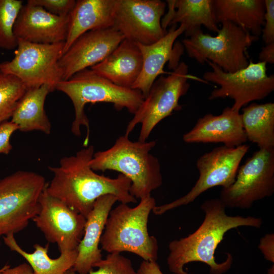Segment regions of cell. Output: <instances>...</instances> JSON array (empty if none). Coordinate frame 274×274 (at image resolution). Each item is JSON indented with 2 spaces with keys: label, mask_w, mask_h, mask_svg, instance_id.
I'll use <instances>...</instances> for the list:
<instances>
[{
  "label": "cell",
  "mask_w": 274,
  "mask_h": 274,
  "mask_svg": "<svg viewBox=\"0 0 274 274\" xmlns=\"http://www.w3.org/2000/svg\"><path fill=\"white\" fill-rule=\"evenodd\" d=\"M19 130L18 126L11 120L0 124V154L7 155L12 150L10 139L13 133Z\"/></svg>",
  "instance_id": "cell-32"
},
{
  "label": "cell",
  "mask_w": 274,
  "mask_h": 274,
  "mask_svg": "<svg viewBox=\"0 0 274 274\" xmlns=\"http://www.w3.org/2000/svg\"><path fill=\"white\" fill-rule=\"evenodd\" d=\"M0 245H1V242H0Z\"/></svg>",
  "instance_id": "cell-38"
},
{
  "label": "cell",
  "mask_w": 274,
  "mask_h": 274,
  "mask_svg": "<svg viewBox=\"0 0 274 274\" xmlns=\"http://www.w3.org/2000/svg\"><path fill=\"white\" fill-rule=\"evenodd\" d=\"M155 206V198L150 196L135 207L121 203L111 210L100 238L101 249L109 253L131 252L144 260L156 261L157 239L148 230L149 215Z\"/></svg>",
  "instance_id": "cell-5"
},
{
  "label": "cell",
  "mask_w": 274,
  "mask_h": 274,
  "mask_svg": "<svg viewBox=\"0 0 274 274\" xmlns=\"http://www.w3.org/2000/svg\"><path fill=\"white\" fill-rule=\"evenodd\" d=\"M0 274H34V273L27 263H23L13 267L6 264L0 269Z\"/></svg>",
  "instance_id": "cell-34"
},
{
  "label": "cell",
  "mask_w": 274,
  "mask_h": 274,
  "mask_svg": "<svg viewBox=\"0 0 274 274\" xmlns=\"http://www.w3.org/2000/svg\"><path fill=\"white\" fill-rule=\"evenodd\" d=\"M258 248L266 260L274 263L273 233H268L262 237L260 240Z\"/></svg>",
  "instance_id": "cell-33"
},
{
  "label": "cell",
  "mask_w": 274,
  "mask_h": 274,
  "mask_svg": "<svg viewBox=\"0 0 274 274\" xmlns=\"http://www.w3.org/2000/svg\"><path fill=\"white\" fill-rule=\"evenodd\" d=\"M206 62L212 70L203 74L204 81L220 86L211 92L209 99L230 97L234 101L231 107L234 111L239 112L250 102L263 99L274 90V75L266 74L264 62L250 60L245 68L228 73L208 60Z\"/></svg>",
  "instance_id": "cell-10"
},
{
  "label": "cell",
  "mask_w": 274,
  "mask_h": 274,
  "mask_svg": "<svg viewBox=\"0 0 274 274\" xmlns=\"http://www.w3.org/2000/svg\"><path fill=\"white\" fill-rule=\"evenodd\" d=\"M32 221L46 239L56 244L60 252L63 253L77 250L84 234L86 218L49 195L45 188L39 198L38 212Z\"/></svg>",
  "instance_id": "cell-14"
},
{
  "label": "cell",
  "mask_w": 274,
  "mask_h": 274,
  "mask_svg": "<svg viewBox=\"0 0 274 274\" xmlns=\"http://www.w3.org/2000/svg\"><path fill=\"white\" fill-rule=\"evenodd\" d=\"M265 4L264 23L262 38L265 45L274 43V1L264 0Z\"/></svg>",
  "instance_id": "cell-31"
},
{
  "label": "cell",
  "mask_w": 274,
  "mask_h": 274,
  "mask_svg": "<svg viewBox=\"0 0 274 274\" xmlns=\"http://www.w3.org/2000/svg\"><path fill=\"white\" fill-rule=\"evenodd\" d=\"M32 4L44 8L47 12L58 16H68L73 10L75 0H28Z\"/></svg>",
  "instance_id": "cell-30"
},
{
  "label": "cell",
  "mask_w": 274,
  "mask_h": 274,
  "mask_svg": "<svg viewBox=\"0 0 274 274\" xmlns=\"http://www.w3.org/2000/svg\"><path fill=\"white\" fill-rule=\"evenodd\" d=\"M221 24L216 36L204 33L201 30L183 39L184 48L189 57L199 64L208 60L228 73L245 68L249 62L247 50L259 39L231 22Z\"/></svg>",
  "instance_id": "cell-6"
},
{
  "label": "cell",
  "mask_w": 274,
  "mask_h": 274,
  "mask_svg": "<svg viewBox=\"0 0 274 274\" xmlns=\"http://www.w3.org/2000/svg\"><path fill=\"white\" fill-rule=\"evenodd\" d=\"M192 77L188 74L187 64L180 62L168 76L158 78L129 122L124 135L128 136L135 126L141 123L139 141L146 142L161 121L182 109L179 99L187 93L190 87L188 80Z\"/></svg>",
  "instance_id": "cell-8"
},
{
  "label": "cell",
  "mask_w": 274,
  "mask_h": 274,
  "mask_svg": "<svg viewBox=\"0 0 274 274\" xmlns=\"http://www.w3.org/2000/svg\"><path fill=\"white\" fill-rule=\"evenodd\" d=\"M249 149L247 144L236 147L222 146L201 155L196 161L199 176L196 183L184 196L152 212L161 215L166 212L192 202L202 193L216 186L227 187L235 181L240 163Z\"/></svg>",
  "instance_id": "cell-12"
},
{
  "label": "cell",
  "mask_w": 274,
  "mask_h": 274,
  "mask_svg": "<svg viewBox=\"0 0 274 274\" xmlns=\"http://www.w3.org/2000/svg\"><path fill=\"white\" fill-rule=\"evenodd\" d=\"M136 273V274H164L156 261L146 260H143L141 263Z\"/></svg>",
  "instance_id": "cell-35"
},
{
  "label": "cell",
  "mask_w": 274,
  "mask_h": 274,
  "mask_svg": "<svg viewBox=\"0 0 274 274\" xmlns=\"http://www.w3.org/2000/svg\"><path fill=\"white\" fill-rule=\"evenodd\" d=\"M242 123L247 141L259 149L274 148V104L252 102L242 108Z\"/></svg>",
  "instance_id": "cell-25"
},
{
  "label": "cell",
  "mask_w": 274,
  "mask_h": 274,
  "mask_svg": "<svg viewBox=\"0 0 274 274\" xmlns=\"http://www.w3.org/2000/svg\"><path fill=\"white\" fill-rule=\"evenodd\" d=\"M26 90L24 84L16 77L0 73V124L11 118Z\"/></svg>",
  "instance_id": "cell-27"
},
{
  "label": "cell",
  "mask_w": 274,
  "mask_h": 274,
  "mask_svg": "<svg viewBox=\"0 0 274 274\" xmlns=\"http://www.w3.org/2000/svg\"><path fill=\"white\" fill-rule=\"evenodd\" d=\"M52 90L45 84L26 90L18 101L11 117V121L22 132L34 130L49 134L51 124L46 113L44 105L47 95Z\"/></svg>",
  "instance_id": "cell-24"
},
{
  "label": "cell",
  "mask_w": 274,
  "mask_h": 274,
  "mask_svg": "<svg viewBox=\"0 0 274 274\" xmlns=\"http://www.w3.org/2000/svg\"><path fill=\"white\" fill-rule=\"evenodd\" d=\"M115 0H78L70 14L63 54L84 33L112 27Z\"/></svg>",
  "instance_id": "cell-22"
},
{
  "label": "cell",
  "mask_w": 274,
  "mask_h": 274,
  "mask_svg": "<svg viewBox=\"0 0 274 274\" xmlns=\"http://www.w3.org/2000/svg\"><path fill=\"white\" fill-rule=\"evenodd\" d=\"M259 60L266 64L274 63V43L266 45L262 48L259 54Z\"/></svg>",
  "instance_id": "cell-36"
},
{
  "label": "cell",
  "mask_w": 274,
  "mask_h": 274,
  "mask_svg": "<svg viewBox=\"0 0 274 274\" xmlns=\"http://www.w3.org/2000/svg\"><path fill=\"white\" fill-rule=\"evenodd\" d=\"M124 40L113 27L89 31L79 37L63 54L59 64L63 80L105 59Z\"/></svg>",
  "instance_id": "cell-15"
},
{
  "label": "cell",
  "mask_w": 274,
  "mask_h": 274,
  "mask_svg": "<svg viewBox=\"0 0 274 274\" xmlns=\"http://www.w3.org/2000/svg\"><path fill=\"white\" fill-rule=\"evenodd\" d=\"M116 196L107 194L100 196L86 218L83 237L77 250V257L71 269L79 274H88L102 258L101 250L99 248L109 213L115 203Z\"/></svg>",
  "instance_id": "cell-19"
},
{
  "label": "cell",
  "mask_w": 274,
  "mask_h": 274,
  "mask_svg": "<svg viewBox=\"0 0 274 274\" xmlns=\"http://www.w3.org/2000/svg\"><path fill=\"white\" fill-rule=\"evenodd\" d=\"M156 141H131L119 136L110 148L94 153L90 162L94 171L115 170L131 181L130 193L136 199L151 196L163 182L158 159L150 153Z\"/></svg>",
  "instance_id": "cell-3"
},
{
  "label": "cell",
  "mask_w": 274,
  "mask_h": 274,
  "mask_svg": "<svg viewBox=\"0 0 274 274\" xmlns=\"http://www.w3.org/2000/svg\"><path fill=\"white\" fill-rule=\"evenodd\" d=\"M226 206L219 197L210 198L201 205L204 218L192 233L168 244L167 258L169 270L176 274H189L184 270L185 265L191 262H203L210 267V274H223L231 267L233 257L227 253V258L221 263L216 261L215 253L225 234L233 228L248 226L261 227L263 221L253 216H229Z\"/></svg>",
  "instance_id": "cell-2"
},
{
  "label": "cell",
  "mask_w": 274,
  "mask_h": 274,
  "mask_svg": "<svg viewBox=\"0 0 274 274\" xmlns=\"http://www.w3.org/2000/svg\"><path fill=\"white\" fill-rule=\"evenodd\" d=\"M166 6L160 0H115L112 27L124 39L153 44L167 33L161 25Z\"/></svg>",
  "instance_id": "cell-13"
},
{
  "label": "cell",
  "mask_w": 274,
  "mask_h": 274,
  "mask_svg": "<svg viewBox=\"0 0 274 274\" xmlns=\"http://www.w3.org/2000/svg\"><path fill=\"white\" fill-rule=\"evenodd\" d=\"M3 238L5 244L11 251L17 252L26 260L34 274H65L73 268L78 255L77 250H75L60 253L59 257L53 259L48 255V244L42 246L36 244L34 251L30 253L18 244L14 234H9Z\"/></svg>",
  "instance_id": "cell-26"
},
{
  "label": "cell",
  "mask_w": 274,
  "mask_h": 274,
  "mask_svg": "<svg viewBox=\"0 0 274 274\" xmlns=\"http://www.w3.org/2000/svg\"><path fill=\"white\" fill-rule=\"evenodd\" d=\"M56 90L65 94L73 103L75 119L72 124V132L80 136L81 126L86 127L85 147L88 146L90 133L89 120L84 110L86 104L111 103L117 111L126 108L134 114L145 98L139 90L117 86L88 68L78 72L67 80H62Z\"/></svg>",
  "instance_id": "cell-4"
},
{
  "label": "cell",
  "mask_w": 274,
  "mask_h": 274,
  "mask_svg": "<svg viewBox=\"0 0 274 274\" xmlns=\"http://www.w3.org/2000/svg\"><path fill=\"white\" fill-rule=\"evenodd\" d=\"M168 11L161 19V25L166 30L168 26L177 23L185 28V35L190 38L199 31L201 26L218 32L220 29L216 20L213 0H168Z\"/></svg>",
  "instance_id": "cell-20"
},
{
  "label": "cell",
  "mask_w": 274,
  "mask_h": 274,
  "mask_svg": "<svg viewBox=\"0 0 274 274\" xmlns=\"http://www.w3.org/2000/svg\"><path fill=\"white\" fill-rule=\"evenodd\" d=\"M143 59L136 43L124 39L105 59L91 70L114 84L127 88L138 79Z\"/></svg>",
  "instance_id": "cell-21"
},
{
  "label": "cell",
  "mask_w": 274,
  "mask_h": 274,
  "mask_svg": "<svg viewBox=\"0 0 274 274\" xmlns=\"http://www.w3.org/2000/svg\"><path fill=\"white\" fill-rule=\"evenodd\" d=\"M274 193V148L259 149L239 167L234 182L222 188L219 198L226 208L249 209Z\"/></svg>",
  "instance_id": "cell-11"
},
{
  "label": "cell",
  "mask_w": 274,
  "mask_h": 274,
  "mask_svg": "<svg viewBox=\"0 0 274 274\" xmlns=\"http://www.w3.org/2000/svg\"><path fill=\"white\" fill-rule=\"evenodd\" d=\"M218 23L228 21L259 38L264 23L263 0H213Z\"/></svg>",
  "instance_id": "cell-23"
},
{
  "label": "cell",
  "mask_w": 274,
  "mask_h": 274,
  "mask_svg": "<svg viewBox=\"0 0 274 274\" xmlns=\"http://www.w3.org/2000/svg\"><path fill=\"white\" fill-rule=\"evenodd\" d=\"M70 15L58 16L27 2L21 7L14 26L17 39L38 44L65 42Z\"/></svg>",
  "instance_id": "cell-17"
},
{
  "label": "cell",
  "mask_w": 274,
  "mask_h": 274,
  "mask_svg": "<svg viewBox=\"0 0 274 274\" xmlns=\"http://www.w3.org/2000/svg\"><path fill=\"white\" fill-rule=\"evenodd\" d=\"M94 153L92 145L79 151L74 155L64 157L59 166H49L53 178L45 190L86 218L100 196L112 194L121 203H136L130 193L131 181L120 174L111 178L95 173L90 162Z\"/></svg>",
  "instance_id": "cell-1"
},
{
  "label": "cell",
  "mask_w": 274,
  "mask_h": 274,
  "mask_svg": "<svg viewBox=\"0 0 274 274\" xmlns=\"http://www.w3.org/2000/svg\"><path fill=\"white\" fill-rule=\"evenodd\" d=\"M47 183L44 177L18 170L0 180V236L24 229L39 209V198Z\"/></svg>",
  "instance_id": "cell-7"
},
{
  "label": "cell",
  "mask_w": 274,
  "mask_h": 274,
  "mask_svg": "<svg viewBox=\"0 0 274 274\" xmlns=\"http://www.w3.org/2000/svg\"><path fill=\"white\" fill-rule=\"evenodd\" d=\"M186 143H219L236 147L247 141L242 115L231 107L224 109L221 114L208 113L199 118L193 127L183 135Z\"/></svg>",
  "instance_id": "cell-18"
},
{
  "label": "cell",
  "mask_w": 274,
  "mask_h": 274,
  "mask_svg": "<svg viewBox=\"0 0 274 274\" xmlns=\"http://www.w3.org/2000/svg\"><path fill=\"white\" fill-rule=\"evenodd\" d=\"M267 274H274L273 265H272V266L268 269Z\"/></svg>",
  "instance_id": "cell-37"
},
{
  "label": "cell",
  "mask_w": 274,
  "mask_h": 274,
  "mask_svg": "<svg viewBox=\"0 0 274 274\" xmlns=\"http://www.w3.org/2000/svg\"><path fill=\"white\" fill-rule=\"evenodd\" d=\"M96 270H91L88 274H136L131 260L120 253H109L105 259L97 264ZM65 274H79L72 269Z\"/></svg>",
  "instance_id": "cell-29"
},
{
  "label": "cell",
  "mask_w": 274,
  "mask_h": 274,
  "mask_svg": "<svg viewBox=\"0 0 274 274\" xmlns=\"http://www.w3.org/2000/svg\"><path fill=\"white\" fill-rule=\"evenodd\" d=\"M170 26L161 39L150 45L136 43L142 55L143 65L141 74L131 87L142 92L145 98L155 81L164 73L163 67L168 62V68L174 70L179 64L184 47L180 43H175L177 38L185 30L180 25Z\"/></svg>",
  "instance_id": "cell-16"
},
{
  "label": "cell",
  "mask_w": 274,
  "mask_h": 274,
  "mask_svg": "<svg viewBox=\"0 0 274 274\" xmlns=\"http://www.w3.org/2000/svg\"><path fill=\"white\" fill-rule=\"evenodd\" d=\"M23 5L20 0H0V48L8 50L16 48L18 40L14 26Z\"/></svg>",
  "instance_id": "cell-28"
},
{
  "label": "cell",
  "mask_w": 274,
  "mask_h": 274,
  "mask_svg": "<svg viewBox=\"0 0 274 274\" xmlns=\"http://www.w3.org/2000/svg\"><path fill=\"white\" fill-rule=\"evenodd\" d=\"M14 57L0 63V73L19 79L27 89L49 85L52 91L63 80L59 61L64 42L38 44L17 39Z\"/></svg>",
  "instance_id": "cell-9"
}]
</instances>
